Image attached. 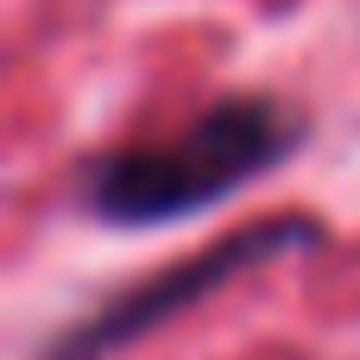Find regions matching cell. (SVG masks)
I'll return each mask as SVG.
<instances>
[{
	"mask_svg": "<svg viewBox=\"0 0 360 360\" xmlns=\"http://www.w3.org/2000/svg\"><path fill=\"white\" fill-rule=\"evenodd\" d=\"M304 139V114L278 95H221L165 139L95 152L76 171V202L101 228H165L228 202L240 184L285 165Z\"/></svg>",
	"mask_w": 360,
	"mask_h": 360,
	"instance_id": "6da1fadb",
	"label": "cell"
},
{
	"mask_svg": "<svg viewBox=\"0 0 360 360\" xmlns=\"http://www.w3.org/2000/svg\"><path fill=\"white\" fill-rule=\"evenodd\" d=\"M310 240H316V221H297V215L240 228V234H228V240H215V247H202V253H190V259H177V266H165V272L114 291L108 304H95L70 329H57L38 348V360H108L120 348H133V342H146L152 329H165L171 316L196 310L202 297H215L247 266H266V259H278L291 247H310Z\"/></svg>",
	"mask_w": 360,
	"mask_h": 360,
	"instance_id": "7a4b0ae2",
	"label": "cell"
}]
</instances>
